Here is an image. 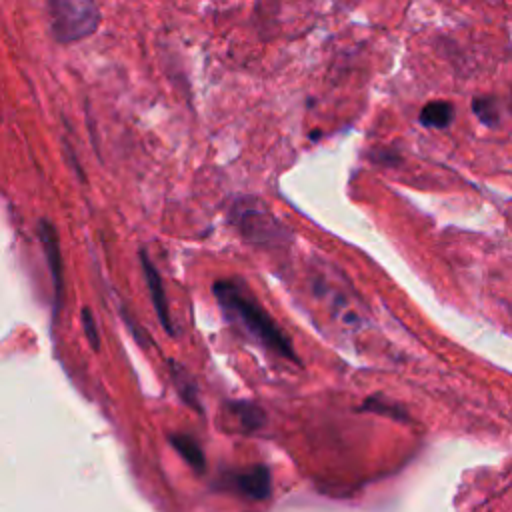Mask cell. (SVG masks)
I'll list each match as a JSON object with an SVG mask.
<instances>
[{"label":"cell","mask_w":512,"mask_h":512,"mask_svg":"<svg viewBox=\"0 0 512 512\" xmlns=\"http://www.w3.org/2000/svg\"><path fill=\"white\" fill-rule=\"evenodd\" d=\"M212 292L230 322L238 324L244 332H248L268 350L294 362H300L290 338L276 326L272 316H268V312L254 298L244 294V290L236 282L216 280Z\"/></svg>","instance_id":"1"},{"label":"cell","mask_w":512,"mask_h":512,"mask_svg":"<svg viewBox=\"0 0 512 512\" xmlns=\"http://www.w3.org/2000/svg\"><path fill=\"white\" fill-rule=\"evenodd\" d=\"M100 26L98 6L82 0L50 2V30L62 44L82 40Z\"/></svg>","instance_id":"2"},{"label":"cell","mask_w":512,"mask_h":512,"mask_svg":"<svg viewBox=\"0 0 512 512\" xmlns=\"http://www.w3.org/2000/svg\"><path fill=\"white\" fill-rule=\"evenodd\" d=\"M140 264H142V272H144V280H146V286L150 290V298H152V304H154V312L162 324V328L174 336L176 330L170 322V312H168V298H166V292H164V284H162V276L158 272V268L152 264V260L148 258L146 250H140Z\"/></svg>","instance_id":"3"},{"label":"cell","mask_w":512,"mask_h":512,"mask_svg":"<svg viewBox=\"0 0 512 512\" xmlns=\"http://www.w3.org/2000/svg\"><path fill=\"white\" fill-rule=\"evenodd\" d=\"M38 236L46 254V262L50 266L52 282H54V316L62 304V254H60V242L54 226L48 220H40L38 224Z\"/></svg>","instance_id":"4"},{"label":"cell","mask_w":512,"mask_h":512,"mask_svg":"<svg viewBox=\"0 0 512 512\" xmlns=\"http://www.w3.org/2000/svg\"><path fill=\"white\" fill-rule=\"evenodd\" d=\"M238 222H240V228H242V234L248 236V238H254L256 236V242H264V240H270L276 236L274 228V218H270L266 212H256L254 208L250 210H238Z\"/></svg>","instance_id":"5"},{"label":"cell","mask_w":512,"mask_h":512,"mask_svg":"<svg viewBox=\"0 0 512 512\" xmlns=\"http://www.w3.org/2000/svg\"><path fill=\"white\" fill-rule=\"evenodd\" d=\"M238 488L250 498H264L270 492V474L264 466H256L238 476Z\"/></svg>","instance_id":"6"},{"label":"cell","mask_w":512,"mask_h":512,"mask_svg":"<svg viewBox=\"0 0 512 512\" xmlns=\"http://www.w3.org/2000/svg\"><path fill=\"white\" fill-rule=\"evenodd\" d=\"M454 120V106L446 100L428 102L420 110V124L426 128H448Z\"/></svg>","instance_id":"7"},{"label":"cell","mask_w":512,"mask_h":512,"mask_svg":"<svg viewBox=\"0 0 512 512\" xmlns=\"http://www.w3.org/2000/svg\"><path fill=\"white\" fill-rule=\"evenodd\" d=\"M170 374L174 380V386L178 390V394L184 398V402H188L190 406H194L196 410H200L198 404V392H196V384L192 380V376L184 370V366L176 364L174 360H170Z\"/></svg>","instance_id":"8"},{"label":"cell","mask_w":512,"mask_h":512,"mask_svg":"<svg viewBox=\"0 0 512 512\" xmlns=\"http://www.w3.org/2000/svg\"><path fill=\"white\" fill-rule=\"evenodd\" d=\"M170 442L186 458V462L190 466H194L196 470H204V454L194 438H190L186 434H174V436H170Z\"/></svg>","instance_id":"9"},{"label":"cell","mask_w":512,"mask_h":512,"mask_svg":"<svg viewBox=\"0 0 512 512\" xmlns=\"http://www.w3.org/2000/svg\"><path fill=\"white\" fill-rule=\"evenodd\" d=\"M230 406H232V410L238 414V418H240V422H242V426H244L246 430H256V428H260V426L264 424V420H266L262 408H260L258 404H254V402L236 400V402H232Z\"/></svg>","instance_id":"10"},{"label":"cell","mask_w":512,"mask_h":512,"mask_svg":"<svg viewBox=\"0 0 512 512\" xmlns=\"http://www.w3.org/2000/svg\"><path fill=\"white\" fill-rule=\"evenodd\" d=\"M470 106L478 120L486 126H496L500 122V106L494 96H476Z\"/></svg>","instance_id":"11"},{"label":"cell","mask_w":512,"mask_h":512,"mask_svg":"<svg viewBox=\"0 0 512 512\" xmlns=\"http://www.w3.org/2000/svg\"><path fill=\"white\" fill-rule=\"evenodd\" d=\"M80 320H82V328H84L86 340L90 342L92 350L98 352V350H100V334H98V326H96V320H94L90 308L84 306V308L80 310Z\"/></svg>","instance_id":"12"},{"label":"cell","mask_w":512,"mask_h":512,"mask_svg":"<svg viewBox=\"0 0 512 512\" xmlns=\"http://www.w3.org/2000/svg\"><path fill=\"white\" fill-rule=\"evenodd\" d=\"M364 410H372V412H380V414H390V416H394V418H404V412H402L396 404H392V402H388V400L368 398L366 404H364Z\"/></svg>","instance_id":"13"}]
</instances>
